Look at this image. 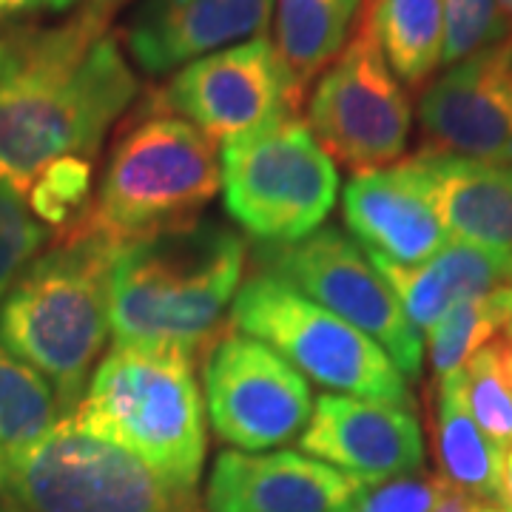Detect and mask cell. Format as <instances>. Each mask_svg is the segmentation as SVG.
<instances>
[{
	"mask_svg": "<svg viewBox=\"0 0 512 512\" xmlns=\"http://www.w3.org/2000/svg\"><path fill=\"white\" fill-rule=\"evenodd\" d=\"M231 328L276 350L293 370L325 390L416 413L402 370L367 333L274 276L251 274L239 288Z\"/></svg>",
	"mask_w": 512,
	"mask_h": 512,
	"instance_id": "cell-7",
	"label": "cell"
},
{
	"mask_svg": "<svg viewBox=\"0 0 512 512\" xmlns=\"http://www.w3.org/2000/svg\"><path fill=\"white\" fill-rule=\"evenodd\" d=\"M308 128L333 163L359 174L402 160L413 128L410 94L387 66L365 18L319 77L308 103Z\"/></svg>",
	"mask_w": 512,
	"mask_h": 512,
	"instance_id": "cell-10",
	"label": "cell"
},
{
	"mask_svg": "<svg viewBox=\"0 0 512 512\" xmlns=\"http://www.w3.org/2000/svg\"><path fill=\"white\" fill-rule=\"evenodd\" d=\"M117 254L94 234L60 239L0 299V345L52 384L60 419L77 410L106 345Z\"/></svg>",
	"mask_w": 512,
	"mask_h": 512,
	"instance_id": "cell-3",
	"label": "cell"
},
{
	"mask_svg": "<svg viewBox=\"0 0 512 512\" xmlns=\"http://www.w3.org/2000/svg\"><path fill=\"white\" fill-rule=\"evenodd\" d=\"M137 94L114 32L94 37L72 18L0 26V183L26 197L49 165L94 163Z\"/></svg>",
	"mask_w": 512,
	"mask_h": 512,
	"instance_id": "cell-1",
	"label": "cell"
},
{
	"mask_svg": "<svg viewBox=\"0 0 512 512\" xmlns=\"http://www.w3.org/2000/svg\"><path fill=\"white\" fill-rule=\"evenodd\" d=\"M447 481L427 473L365 484L353 512H433Z\"/></svg>",
	"mask_w": 512,
	"mask_h": 512,
	"instance_id": "cell-29",
	"label": "cell"
},
{
	"mask_svg": "<svg viewBox=\"0 0 512 512\" xmlns=\"http://www.w3.org/2000/svg\"><path fill=\"white\" fill-rule=\"evenodd\" d=\"M450 239L512 256V168L419 148L404 157Z\"/></svg>",
	"mask_w": 512,
	"mask_h": 512,
	"instance_id": "cell-18",
	"label": "cell"
},
{
	"mask_svg": "<svg viewBox=\"0 0 512 512\" xmlns=\"http://www.w3.org/2000/svg\"><path fill=\"white\" fill-rule=\"evenodd\" d=\"M370 3H376V0H365V6H370Z\"/></svg>",
	"mask_w": 512,
	"mask_h": 512,
	"instance_id": "cell-37",
	"label": "cell"
},
{
	"mask_svg": "<svg viewBox=\"0 0 512 512\" xmlns=\"http://www.w3.org/2000/svg\"><path fill=\"white\" fill-rule=\"evenodd\" d=\"M228 217L262 245H291L319 231L336 205L339 171L299 114L228 140L220 160Z\"/></svg>",
	"mask_w": 512,
	"mask_h": 512,
	"instance_id": "cell-6",
	"label": "cell"
},
{
	"mask_svg": "<svg viewBox=\"0 0 512 512\" xmlns=\"http://www.w3.org/2000/svg\"><path fill=\"white\" fill-rule=\"evenodd\" d=\"M92 165L86 160H60L29 188L26 202L37 220L52 231V239L69 234L83 220L92 202Z\"/></svg>",
	"mask_w": 512,
	"mask_h": 512,
	"instance_id": "cell-25",
	"label": "cell"
},
{
	"mask_svg": "<svg viewBox=\"0 0 512 512\" xmlns=\"http://www.w3.org/2000/svg\"><path fill=\"white\" fill-rule=\"evenodd\" d=\"M384 60L407 89L421 92L441 66L444 0H376L362 9Z\"/></svg>",
	"mask_w": 512,
	"mask_h": 512,
	"instance_id": "cell-22",
	"label": "cell"
},
{
	"mask_svg": "<svg viewBox=\"0 0 512 512\" xmlns=\"http://www.w3.org/2000/svg\"><path fill=\"white\" fill-rule=\"evenodd\" d=\"M299 447L365 484L413 476L424 467V436L413 410L336 393L313 402Z\"/></svg>",
	"mask_w": 512,
	"mask_h": 512,
	"instance_id": "cell-14",
	"label": "cell"
},
{
	"mask_svg": "<svg viewBox=\"0 0 512 512\" xmlns=\"http://www.w3.org/2000/svg\"><path fill=\"white\" fill-rule=\"evenodd\" d=\"M504 336H507V339H512V319H510V325L504 328Z\"/></svg>",
	"mask_w": 512,
	"mask_h": 512,
	"instance_id": "cell-35",
	"label": "cell"
},
{
	"mask_svg": "<svg viewBox=\"0 0 512 512\" xmlns=\"http://www.w3.org/2000/svg\"><path fill=\"white\" fill-rule=\"evenodd\" d=\"M0 504L18 512H197V493L171 487L128 450L60 419L0 481Z\"/></svg>",
	"mask_w": 512,
	"mask_h": 512,
	"instance_id": "cell-8",
	"label": "cell"
},
{
	"mask_svg": "<svg viewBox=\"0 0 512 512\" xmlns=\"http://www.w3.org/2000/svg\"><path fill=\"white\" fill-rule=\"evenodd\" d=\"M461 396L478 427L507 453L512 447V387L498 367L493 345L461 367Z\"/></svg>",
	"mask_w": 512,
	"mask_h": 512,
	"instance_id": "cell-26",
	"label": "cell"
},
{
	"mask_svg": "<svg viewBox=\"0 0 512 512\" xmlns=\"http://www.w3.org/2000/svg\"><path fill=\"white\" fill-rule=\"evenodd\" d=\"M205 413L234 450L265 453L299 439L311 419V387L276 350L225 328L202 362Z\"/></svg>",
	"mask_w": 512,
	"mask_h": 512,
	"instance_id": "cell-12",
	"label": "cell"
},
{
	"mask_svg": "<svg viewBox=\"0 0 512 512\" xmlns=\"http://www.w3.org/2000/svg\"><path fill=\"white\" fill-rule=\"evenodd\" d=\"M77 3L80 0H0V26L37 18V15H60Z\"/></svg>",
	"mask_w": 512,
	"mask_h": 512,
	"instance_id": "cell-31",
	"label": "cell"
},
{
	"mask_svg": "<svg viewBox=\"0 0 512 512\" xmlns=\"http://www.w3.org/2000/svg\"><path fill=\"white\" fill-rule=\"evenodd\" d=\"M484 504H487V501H478V498L458 493V490H453V487L447 484L433 512H484Z\"/></svg>",
	"mask_w": 512,
	"mask_h": 512,
	"instance_id": "cell-32",
	"label": "cell"
},
{
	"mask_svg": "<svg viewBox=\"0 0 512 512\" xmlns=\"http://www.w3.org/2000/svg\"><path fill=\"white\" fill-rule=\"evenodd\" d=\"M367 256L419 333H430L464 299H476L512 282L510 254L458 239H450L421 265H396L376 254Z\"/></svg>",
	"mask_w": 512,
	"mask_h": 512,
	"instance_id": "cell-19",
	"label": "cell"
},
{
	"mask_svg": "<svg viewBox=\"0 0 512 512\" xmlns=\"http://www.w3.org/2000/svg\"><path fill=\"white\" fill-rule=\"evenodd\" d=\"M274 6L276 52L308 89L350 43L362 0H274Z\"/></svg>",
	"mask_w": 512,
	"mask_h": 512,
	"instance_id": "cell-21",
	"label": "cell"
},
{
	"mask_svg": "<svg viewBox=\"0 0 512 512\" xmlns=\"http://www.w3.org/2000/svg\"><path fill=\"white\" fill-rule=\"evenodd\" d=\"M419 126L421 148L512 168V35L430 80Z\"/></svg>",
	"mask_w": 512,
	"mask_h": 512,
	"instance_id": "cell-13",
	"label": "cell"
},
{
	"mask_svg": "<svg viewBox=\"0 0 512 512\" xmlns=\"http://www.w3.org/2000/svg\"><path fill=\"white\" fill-rule=\"evenodd\" d=\"M194 356L160 345H114L69 419L128 450L171 487L197 493L208 427Z\"/></svg>",
	"mask_w": 512,
	"mask_h": 512,
	"instance_id": "cell-4",
	"label": "cell"
},
{
	"mask_svg": "<svg viewBox=\"0 0 512 512\" xmlns=\"http://www.w3.org/2000/svg\"><path fill=\"white\" fill-rule=\"evenodd\" d=\"M498 6H501V15L507 20V26H510L512 32V0H498Z\"/></svg>",
	"mask_w": 512,
	"mask_h": 512,
	"instance_id": "cell-34",
	"label": "cell"
},
{
	"mask_svg": "<svg viewBox=\"0 0 512 512\" xmlns=\"http://www.w3.org/2000/svg\"><path fill=\"white\" fill-rule=\"evenodd\" d=\"M512 319V282L495 291L464 299L427 333V359L436 376H450L478 350L498 339Z\"/></svg>",
	"mask_w": 512,
	"mask_h": 512,
	"instance_id": "cell-24",
	"label": "cell"
},
{
	"mask_svg": "<svg viewBox=\"0 0 512 512\" xmlns=\"http://www.w3.org/2000/svg\"><path fill=\"white\" fill-rule=\"evenodd\" d=\"M128 3H134V0H83L72 20L80 29H86L89 35L100 37L111 32V23Z\"/></svg>",
	"mask_w": 512,
	"mask_h": 512,
	"instance_id": "cell-30",
	"label": "cell"
},
{
	"mask_svg": "<svg viewBox=\"0 0 512 512\" xmlns=\"http://www.w3.org/2000/svg\"><path fill=\"white\" fill-rule=\"evenodd\" d=\"M274 0H143L123 26L131 60L151 77L265 35Z\"/></svg>",
	"mask_w": 512,
	"mask_h": 512,
	"instance_id": "cell-16",
	"label": "cell"
},
{
	"mask_svg": "<svg viewBox=\"0 0 512 512\" xmlns=\"http://www.w3.org/2000/svg\"><path fill=\"white\" fill-rule=\"evenodd\" d=\"M342 214L367 254L396 265H421L450 242L436 205L404 160L353 174L342 194Z\"/></svg>",
	"mask_w": 512,
	"mask_h": 512,
	"instance_id": "cell-17",
	"label": "cell"
},
{
	"mask_svg": "<svg viewBox=\"0 0 512 512\" xmlns=\"http://www.w3.org/2000/svg\"><path fill=\"white\" fill-rule=\"evenodd\" d=\"M362 487L365 481L296 450H222L208 476L205 512H353Z\"/></svg>",
	"mask_w": 512,
	"mask_h": 512,
	"instance_id": "cell-15",
	"label": "cell"
},
{
	"mask_svg": "<svg viewBox=\"0 0 512 512\" xmlns=\"http://www.w3.org/2000/svg\"><path fill=\"white\" fill-rule=\"evenodd\" d=\"M430 433H433V453H436L441 481H447L453 490L470 498L507 507L504 498L507 453L470 416L461 396V370L441 376L433 387Z\"/></svg>",
	"mask_w": 512,
	"mask_h": 512,
	"instance_id": "cell-20",
	"label": "cell"
},
{
	"mask_svg": "<svg viewBox=\"0 0 512 512\" xmlns=\"http://www.w3.org/2000/svg\"><path fill=\"white\" fill-rule=\"evenodd\" d=\"M245 259L242 237L214 220L128 242L109 279L114 345L205 353L231 322Z\"/></svg>",
	"mask_w": 512,
	"mask_h": 512,
	"instance_id": "cell-2",
	"label": "cell"
},
{
	"mask_svg": "<svg viewBox=\"0 0 512 512\" xmlns=\"http://www.w3.org/2000/svg\"><path fill=\"white\" fill-rule=\"evenodd\" d=\"M52 231L37 220L26 197L0 183V299L35 262Z\"/></svg>",
	"mask_w": 512,
	"mask_h": 512,
	"instance_id": "cell-27",
	"label": "cell"
},
{
	"mask_svg": "<svg viewBox=\"0 0 512 512\" xmlns=\"http://www.w3.org/2000/svg\"><path fill=\"white\" fill-rule=\"evenodd\" d=\"M60 421L52 384L0 345V481L46 439Z\"/></svg>",
	"mask_w": 512,
	"mask_h": 512,
	"instance_id": "cell-23",
	"label": "cell"
},
{
	"mask_svg": "<svg viewBox=\"0 0 512 512\" xmlns=\"http://www.w3.org/2000/svg\"><path fill=\"white\" fill-rule=\"evenodd\" d=\"M0 512H18V510H6V507H0Z\"/></svg>",
	"mask_w": 512,
	"mask_h": 512,
	"instance_id": "cell-36",
	"label": "cell"
},
{
	"mask_svg": "<svg viewBox=\"0 0 512 512\" xmlns=\"http://www.w3.org/2000/svg\"><path fill=\"white\" fill-rule=\"evenodd\" d=\"M254 274L274 276L367 333L402 370L404 379L421 376V333L404 316L396 293L365 248L345 231L322 225L311 237L291 245H256Z\"/></svg>",
	"mask_w": 512,
	"mask_h": 512,
	"instance_id": "cell-9",
	"label": "cell"
},
{
	"mask_svg": "<svg viewBox=\"0 0 512 512\" xmlns=\"http://www.w3.org/2000/svg\"><path fill=\"white\" fill-rule=\"evenodd\" d=\"M504 498H507V507L512 510V447L507 450V458H504Z\"/></svg>",
	"mask_w": 512,
	"mask_h": 512,
	"instance_id": "cell-33",
	"label": "cell"
},
{
	"mask_svg": "<svg viewBox=\"0 0 512 512\" xmlns=\"http://www.w3.org/2000/svg\"><path fill=\"white\" fill-rule=\"evenodd\" d=\"M217 191L214 140L180 117L140 109L117 131L83 220L60 239L94 234L126 248L200 220Z\"/></svg>",
	"mask_w": 512,
	"mask_h": 512,
	"instance_id": "cell-5",
	"label": "cell"
},
{
	"mask_svg": "<svg viewBox=\"0 0 512 512\" xmlns=\"http://www.w3.org/2000/svg\"><path fill=\"white\" fill-rule=\"evenodd\" d=\"M510 35L498 0H444L441 66H453Z\"/></svg>",
	"mask_w": 512,
	"mask_h": 512,
	"instance_id": "cell-28",
	"label": "cell"
},
{
	"mask_svg": "<svg viewBox=\"0 0 512 512\" xmlns=\"http://www.w3.org/2000/svg\"><path fill=\"white\" fill-rule=\"evenodd\" d=\"M305 86L282 63L268 35L220 49L171 74L140 103L180 117L208 140H234L282 114H299Z\"/></svg>",
	"mask_w": 512,
	"mask_h": 512,
	"instance_id": "cell-11",
	"label": "cell"
}]
</instances>
